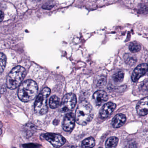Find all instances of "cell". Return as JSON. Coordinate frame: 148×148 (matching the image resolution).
<instances>
[{"label":"cell","instance_id":"52a82bcc","mask_svg":"<svg viewBox=\"0 0 148 148\" xmlns=\"http://www.w3.org/2000/svg\"><path fill=\"white\" fill-rule=\"evenodd\" d=\"M75 122V118L74 114L69 113L64 116L63 122L62 127L63 130L66 132H70L74 129Z\"/></svg>","mask_w":148,"mask_h":148},{"label":"cell","instance_id":"d6986e66","mask_svg":"<svg viewBox=\"0 0 148 148\" xmlns=\"http://www.w3.org/2000/svg\"><path fill=\"white\" fill-rule=\"evenodd\" d=\"M7 62V58L6 56L3 53H0V74L3 72Z\"/></svg>","mask_w":148,"mask_h":148},{"label":"cell","instance_id":"3957f363","mask_svg":"<svg viewBox=\"0 0 148 148\" xmlns=\"http://www.w3.org/2000/svg\"><path fill=\"white\" fill-rule=\"evenodd\" d=\"M26 75V70L21 66L14 68L7 77V85L10 89H14L21 83Z\"/></svg>","mask_w":148,"mask_h":148},{"label":"cell","instance_id":"ac0fdd59","mask_svg":"<svg viewBox=\"0 0 148 148\" xmlns=\"http://www.w3.org/2000/svg\"><path fill=\"white\" fill-rule=\"evenodd\" d=\"M129 49L132 53H137L141 49V45L137 42H134L130 43L129 46Z\"/></svg>","mask_w":148,"mask_h":148},{"label":"cell","instance_id":"7402d4cb","mask_svg":"<svg viewBox=\"0 0 148 148\" xmlns=\"http://www.w3.org/2000/svg\"><path fill=\"white\" fill-rule=\"evenodd\" d=\"M39 146L37 144L34 143H28L23 145V147L24 148H38Z\"/></svg>","mask_w":148,"mask_h":148},{"label":"cell","instance_id":"6da1fadb","mask_svg":"<svg viewBox=\"0 0 148 148\" xmlns=\"http://www.w3.org/2000/svg\"><path fill=\"white\" fill-rule=\"evenodd\" d=\"M38 90V86L36 82L30 79L26 80L19 87L18 97L22 101H30L35 98Z\"/></svg>","mask_w":148,"mask_h":148},{"label":"cell","instance_id":"8fae6325","mask_svg":"<svg viewBox=\"0 0 148 148\" xmlns=\"http://www.w3.org/2000/svg\"><path fill=\"white\" fill-rule=\"evenodd\" d=\"M148 97H145L141 100L136 106V110L140 116L146 115L148 114Z\"/></svg>","mask_w":148,"mask_h":148},{"label":"cell","instance_id":"cb8c5ba5","mask_svg":"<svg viewBox=\"0 0 148 148\" xmlns=\"http://www.w3.org/2000/svg\"><path fill=\"white\" fill-rule=\"evenodd\" d=\"M66 148H80L77 146H70V147H67Z\"/></svg>","mask_w":148,"mask_h":148},{"label":"cell","instance_id":"7c38bea8","mask_svg":"<svg viewBox=\"0 0 148 148\" xmlns=\"http://www.w3.org/2000/svg\"><path fill=\"white\" fill-rule=\"evenodd\" d=\"M127 118L125 115L118 114L116 115L112 121V126L114 128L121 127L126 122Z\"/></svg>","mask_w":148,"mask_h":148},{"label":"cell","instance_id":"8992f818","mask_svg":"<svg viewBox=\"0 0 148 148\" xmlns=\"http://www.w3.org/2000/svg\"><path fill=\"white\" fill-rule=\"evenodd\" d=\"M43 138L50 143L54 147L58 148L64 145L66 139L58 134L54 133H47L43 135Z\"/></svg>","mask_w":148,"mask_h":148},{"label":"cell","instance_id":"e0dca14e","mask_svg":"<svg viewBox=\"0 0 148 148\" xmlns=\"http://www.w3.org/2000/svg\"><path fill=\"white\" fill-rule=\"evenodd\" d=\"M60 104V99L56 96L51 97L50 99L49 105L51 108L55 109L57 108Z\"/></svg>","mask_w":148,"mask_h":148},{"label":"cell","instance_id":"9c48e42d","mask_svg":"<svg viewBox=\"0 0 148 148\" xmlns=\"http://www.w3.org/2000/svg\"><path fill=\"white\" fill-rule=\"evenodd\" d=\"M116 104L113 102L106 103L100 110V114L102 118L108 117L115 109Z\"/></svg>","mask_w":148,"mask_h":148},{"label":"cell","instance_id":"603a6c76","mask_svg":"<svg viewBox=\"0 0 148 148\" xmlns=\"http://www.w3.org/2000/svg\"><path fill=\"white\" fill-rule=\"evenodd\" d=\"M4 17V14L2 11H0V22L2 21Z\"/></svg>","mask_w":148,"mask_h":148},{"label":"cell","instance_id":"9a60e30c","mask_svg":"<svg viewBox=\"0 0 148 148\" xmlns=\"http://www.w3.org/2000/svg\"><path fill=\"white\" fill-rule=\"evenodd\" d=\"M95 145V140L93 137H90L85 139L82 143L83 148H92Z\"/></svg>","mask_w":148,"mask_h":148},{"label":"cell","instance_id":"5b68a950","mask_svg":"<svg viewBox=\"0 0 148 148\" xmlns=\"http://www.w3.org/2000/svg\"><path fill=\"white\" fill-rule=\"evenodd\" d=\"M76 97L73 93L67 94L63 97L61 104V110L63 112L72 110L76 105Z\"/></svg>","mask_w":148,"mask_h":148},{"label":"cell","instance_id":"4fadbf2b","mask_svg":"<svg viewBox=\"0 0 148 148\" xmlns=\"http://www.w3.org/2000/svg\"><path fill=\"white\" fill-rule=\"evenodd\" d=\"M36 127L33 123H27L23 128V132L25 137L29 138L35 133Z\"/></svg>","mask_w":148,"mask_h":148},{"label":"cell","instance_id":"277c9868","mask_svg":"<svg viewBox=\"0 0 148 148\" xmlns=\"http://www.w3.org/2000/svg\"><path fill=\"white\" fill-rule=\"evenodd\" d=\"M50 94L49 88H45L37 97L35 103L34 111L38 115H43L48 111L47 101Z\"/></svg>","mask_w":148,"mask_h":148},{"label":"cell","instance_id":"2e32d148","mask_svg":"<svg viewBox=\"0 0 148 148\" xmlns=\"http://www.w3.org/2000/svg\"><path fill=\"white\" fill-rule=\"evenodd\" d=\"M124 59L126 63L129 65H134L137 61L135 56L131 54L127 53L125 54Z\"/></svg>","mask_w":148,"mask_h":148},{"label":"cell","instance_id":"5bb4252c","mask_svg":"<svg viewBox=\"0 0 148 148\" xmlns=\"http://www.w3.org/2000/svg\"><path fill=\"white\" fill-rule=\"evenodd\" d=\"M119 142V139L115 136L108 138L106 142V148H115Z\"/></svg>","mask_w":148,"mask_h":148},{"label":"cell","instance_id":"44dd1931","mask_svg":"<svg viewBox=\"0 0 148 148\" xmlns=\"http://www.w3.org/2000/svg\"><path fill=\"white\" fill-rule=\"evenodd\" d=\"M107 82V79L104 76H101L96 80V86L99 88L104 87Z\"/></svg>","mask_w":148,"mask_h":148},{"label":"cell","instance_id":"7a4b0ae2","mask_svg":"<svg viewBox=\"0 0 148 148\" xmlns=\"http://www.w3.org/2000/svg\"><path fill=\"white\" fill-rule=\"evenodd\" d=\"M94 117L93 108L86 101H83L79 103L75 114L76 121L78 124L86 125L90 122Z\"/></svg>","mask_w":148,"mask_h":148},{"label":"cell","instance_id":"ffe728a7","mask_svg":"<svg viewBox=\"0 0 148 148\" xmlns=\"http://www.w3.org/2000/svg\"><path fill=\"white\" fill-rule=\"evenodd\" d=\"M124 74L123 72L119 71L117 72L113 75V79L114 82L117 83L121 82L124 78Z\"/></svg>","mask_w":148,"mask_h":148},{"label":"cell","instance_id":"d4e9b609","mask_svg":"<svg viewBox=\"0 0 148 148\" xmlns=\"http://www.w3.org/2000/svg\"><path fill=\"white\" fill-rule=\"evenodd\" d=\"M30 1H32L38 2L41 0H30Z\"/></svg>","mask_w":148,"mask_h":148},{"label":"cell","instance_id":"ba28073f","mask_svg":"<svg viewBox=\"0 0 148 148\" xmlns=\"http://www.w3.org/2000/svg\"><path fill=\"white\" fill-rule=\"evenodd\" d=\"M147 71V64L146 63L139 65L133 72L132 79L134 82H136Z\"/></svg>","mask_w":148,"mask_h":148},{"label":"cell","instance_id":"484cf974","mask_svg":"<svg viewBox=\"0 0 148 148\" xmlns=\"http://www.w3.org/2000/svg\"></svg>","mask_w":148,"mask_h":148},{"label":"cell","instance_id":"30bf717a","mask_svg":"<svg viewBox=\"0 0 148 148\" xmlns=\"http://www.w3.org/2000/svg\"><path fill=\"white\" fill-rule=\"evenodd\" d=\"M108 97L107 93L103 90H98L94 94L93 99L96 105L100 106L107 101Z\"/></svg>","mask_w":148,"mask_h":148}]
</instances>
